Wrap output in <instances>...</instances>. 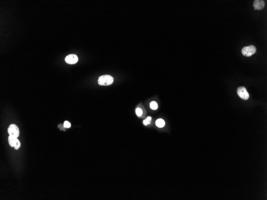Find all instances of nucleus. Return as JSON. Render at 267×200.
<instances>
[{"label": "nucleus", "instance_id": "f8f14e48", "mask_svg": "<svg viewBox=\"0 0 267 200\" xmlns=\"http://www.w3.org/2000/svg\"><path fill=\"white\" fill-rule=\"evenodd\" d=\"M64 127L65 128H70L71 127V124L68 121H65L64 123Z\"/></svg>", "mask_w": 267, "mask_h": 200}, {"label": "nucleus", "instance_id": "20e7f679", "mask_svg": "<svg viewBox=\"0 0 267 200\" xmlns=\"http://www.w3.org/2000/svg\"><path fill=\"white\" fill-rule=\"evenodd\" d=\"M237 92L238 95L242 99L246 100L249 98V94L244 87L240 86L238 87L237 89Z\"/></svg>", "mask_w": 267, "mask_h": 200}, {"label": "nucleus", "instance_id": "6e6552de", "mask_svg": "<svg viewBox=\"0 0 267 200\" xmlns=\"http://www.w3.org/2000/svg\"><path fill=\"white\" fill-rule=\"evenodd\" d=\"M156 125L160 128L164 127L165 125V121L163 119H158L156 121Z\"/></svg>", "mask_w": 267, "mask_h": 200}, {"label": "nucleus", "instance_id": "7ed1b4c3", "mask_svg": "<svg viewBox=\"0 0 267 200\" xmlns=\"http://www.w3.org/2000/svg\"><path fill=\"white\" fill-rule=\"evenodd\" d=\"M8 141L10 146L14 147L15 149H19L21 147V143L17 137L9 135L8 137Z\"/></svg>", "mask_w": 267, "mask_h": 200}, {"label": "nucleus", "instance_id": "f03ea898", "mask_svg": "<svg viewBox=\"0 0 267 200\" xmlns=\"http://www.w3.org/2000/svg\"><path fill=\"white\" fill-rule=\"evenodd\" d=\"M257 49L255 46L250 45L244 47L241 51L242 55L245 57H249L254 55L256 52Z\"/></svg>", "mask_w": 267, "mask_h": 200}, {"label": "nucleus", "instance_id": "0eeeda50", "mask_svg": "<svg viewBox=\"0 0 267 200\" xmlns=\"http://www.w3.org/2000/svg\"><path fill=\"white\" fill-rule=\"evenodd\" d=\"M253 5L255 10H262L264 7L265 2L263 0H256L254 2Z\"/></svg>", "mask_w": 267, "mask_h": 200}, {"label": "nucleus", "instance_id": "9b49d317", "mask_svg": "<svg viewBox=\"0 0 267 200\" xmlns=\"http://www.w3.org/2000/svg\"><path fill=\"white\" fill-rule=\"evenodd\" d=\"M136 115L139 117H140L142 115V113H143L142 110L140 108H138L136 109Z\"/></svg>", "mask_w": 267, "mask_h": 200}, {"label": "nucleus", "instance_id": "9d476101", "mask_svg": "<svg viewBox=\"0 0 267 200\" xmlns=\"http://www.w3.org/2000/svg\"><path fill=\"white\" fill-rule=\"evenodd\" d=\"M152 118L151 117H148L147 119H145L143 121V123L144 125H148V124H150L151 120Z\"/></svg>", "mask_w": 267, "mask_h": 200}, {"label": "nucleus", "instance_id": "1a4fd4ad", "mask_svg": "<svg viewBox=\"0 0 267 200\" xmlns=\"http://www.w3.org/2000/svg\"><path fill=\"white\" fill-rule=\"evenodd\" d=\"M150 108L153 110H156L158 108L157 103L155 101H152L150 103Z\"/></svg>", "mask_w": 267, "mask_h": 200}, {"label": "nucleus", "instance_id": "423d86ee", "mask_svg": "<svg viewBox=\"0 0 267 200\" xmlns=\"http://www.w3.org/2000/svg\"><path fill=\"white\" fill-rule=\"evenodd\" d=\"M78 57L76 55L71 54L67 56L65 58V61L68 64H76L78 62Z\"/></svg>", "mask_w": 267, "mask_h": 200}, {"label": "nucleus", "instance_id": "39448f33", "mask_svg": "<svg viewBox=\"0 0 267 200\" xmlns=\"http://www.w3.org/2000/svg\"><path fill=\"white\" fill-rule=\"evenodd\" d=\"M8 133L10 135L18 137L19 135V129L17 126L14 124H12L9 125L8 129Z\"/></svg>", "mask_w": 267, "mask_h": 200}, {"label": "nucleus", "instance_id": "f257e3e1", "mask_svg": "<svg viewBox=\"0 0 267 200\" xmlns=\"http://www.w3.org/2000/svg\"><path fill=\"white\" fill-rule=\"evenodd\" d=\"M114 78L111 75H102L98 79V84L100 86H109L113 84Z\"/></svg>", "mask_w": 267, "mask_h": 200}]
</instances>
